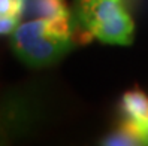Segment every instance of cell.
Instances as JSON below:
<instances>
[{
  "mask_svg": "<svg viewBox=\"0 0 148 146\" xmlns=\"http://www.w3.org/2000/svg\"><path fill=\"white\" fill-rule=\"evenodd\" d=\"M73 46L71 15L36 18L18 24L12 33V48L25 64L45 67L58 61Z\"/></svg>",
  "mask_w": 148,
  "mask_h": 146,
  "instance_id": "1",
  "label": "cell"
},
{
  "mask_svg": "<svg viewBox=\"0 0 148 146\" xmlns=\"http://www.w3.org/2000/svg\"><path fill=\"white\" fill-rule=\"evenodd\" d=\"M76 15L91 37L111 45L132 43L135 24L123 0H78Z\"/></svg>",
  "mask_w": 148,
  "mask_h": 146,
  "instance_id": "2",
  "label": "cell"
},
{
  "mask_svg": "<svg viewBox=\"0 0 148 146\" xmlns=\"http://www.w3.org/2000/svg\"><path fill=\"white\" fill-rule=\"evenodd\" d=\"M121 110L126 122L141 134L145 145V134L148 130V96L141 90L127 91L121 98Z\"/></svg>",
  "mask_w": 148,
  "mask_h": 146,
  "instance_id": "3",
  "label": "cell"
},
{
  "mask_svg": "<svg viewBox=\"0 0 148 146\" xmlns=\"http://www.w3.org/2000/svg\"><path fill=\"white\" fill-rule=\"evenodd\" d=\"M25 9L38 18H56L71 15L64 0H27Z\"/></svg>",
  "mask_w": 148,
  "mask_h": 146,
  "instance_id": "4",
  "label": "cell"
},
{
  "mask_svg": "<svg viewBox=\"0 0 148 146\" xmlns=\"http://www.w3.org/2000/svg\"><path fill=\"white\" fill-rule=\"evenodd\" d=\"M103 145H117V146H127V145H144V139L141 137L135 128L127 124L126 121L123 122L118 130H115L112 134H109L105 140L102 142Z\"/></svg>",
  "mask_w": 148,
  "mask_h": 146,
  "instance_id": "5",
  "label": "cell"
},
{
  "mask_svg": "<svg viewBox=\"0 0 148 146\" xmlns=\"http://www.w3.org/2000/svg\"><path fill=\"white\" fill-rule=\"evenodd\" d=\"M25 3L27 0H0V15L21 18L25 11Z\"/></svg>",
  "mask_w": 148,
  "mask_h": 146,
  "instance_id": "6",
  "label": "cell"
},
{
  "mask_svg": "<svg viewBox=\"0 0 148 146\" xmlns=\"http://www.w3.org/2000/svg\"><path fill=\"white\" fill-rule=\"evenodd\" d=\"M20 18L18 16H5L0 15V34L14 33V30L18 27Z\"/></svg>",
  "mask_w": 148,
  "mask_h": 146,
  "instance_id": "7",
  "label": "cell"
},
{
  "mask_svg": "<svg viewBox=\"0 0 148 146\" xmlns=\"http://www.w3.org/2000/svg\"><path fill=\"white\" fill-rule=\"evenodd\" d=\"M145 145H148V130H147V134H145Z\"/></svg>",
  "mask_w": 148,
  "mask_h": 146,
  "instance_id": "8",
  "label": "cell"
}]
</instances>
